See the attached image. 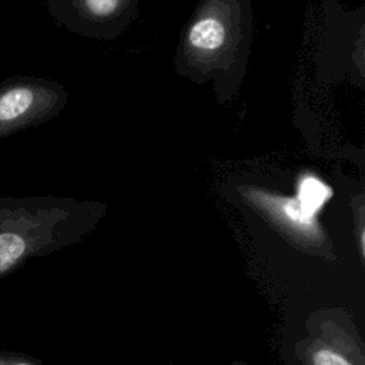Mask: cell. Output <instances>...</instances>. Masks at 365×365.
Listing matches in <instances>:
<instances>
[{
	"instance_id": "6da1fadb",
	"label": "cell",
	"mask_w": 365,
	"mask_h": 365,
	"mask_svg": "<svg viewBox=\"0 0 365 365\" xmlns=\"http://www.w3.org/2000/svg\"><path fill=\"white\" fill-rule=\"evenodd\" d=\"M68 220L58 200L0 197V278L60 245Z\"/></svg>"
},
{
	"instance_id": "7a4b0ae2",
	"label": "cell",
	"mask_w": 365,
	"mask_h": 365,
	"mask_svg": "<svg viewBox=\"0 0 365 365\" xmlns=\"http://www.w3.org/2000/svg\"><path fill=\"white\" fill-rule=\"evenodd\" d=\"M64 103L60 84L11 76L0 81V140L37 125L56 115Z\"/></svg>"
},
{
	"instance_id": "3957f363",
	"label": "cell",
	"mask_w": 365,
	"mask_h": 365,
	"mask_svg": "<svg viewBox=\"0 0 365 365\" xmlns=\"http://www.w3.org/2000/svg\"><path fill=\"white\" fill-rule=\"evenodd\" d=\"M258 202L264 210L295 238L307 244H318L321 240V228L317 217L311 215L299 201L294 198H281L261 194Z\"/></svg>"
},
{
	"instance_id": "277c9868",
	"label": "cell",
	"mask_w": 365,
	"mask_h": 365,
	"mask_svg": "<svg viewBox=\"0 0 365 365\" xmlns=\"http://www.w3.org/2000/svg\"><path fill=\"white\" fill-rule=\"evenodd\" d=\"M225 37V26L220 19L202 17L192 24L188 33V43L197 51L212 53L222 47Z\"/></svg>"
},
{
	"instance_id": "5b68a950",
	"label": "cell",
	"mask_w": 365,
	"mask_h": 365,
	"mask_svg": "<svg viewBox=\"0 0 365 365\" xmlns=\"http://www.w3.org/2000/svg\"><path fill=\"white\" fill-rule=\"evenodd\" d=\"M332 190L322 180L315 175H304L298 181L295 198L299 204L314 217L318 215L321 208L331 198Z\"/></svg>"
},
{
	"instance_id": "8992f818",
	"label": "cell",
	"mask_w": 365,
	"mask_h": 365,
	"mask_svg": "<svg viewBox=\"0 0 365 365\" xmlns=\"http://www.w3.org/2000/svg\"><path fill=\"white\" fill-rule=\"evenodd\" d=\"M312 365H355L342 351L332 346H317L311 354Z\"/></svg>"
},
{
	"instance_id": "52a82bcc",
	"label": "cell",
	"mask_w": 365,
	"mask_h": 365,
	"mask_svg": "<svg viewBox=\"0 0 365 365\" xmlns=\"http://www.w3.org/2000/svg\"><path fill=\"white\" fill-rule=\"evenodd\" d=\"M74 3L80 4L94 17H107L117 10L120 0H74Z\"/></svg>"
},
{
	"instance_id": "ba28073f",
	"label": "cell",
	"mask_w": 365,
	"mask_h": 365,
	"mask_svg": "<svg viewBox=\"0 0 365 365\" xmlns=\"http://www.w3.org/2000/svg\"><path fill=\"white\" fill-rule=\"evenodd\" d=\"M0 365H40V364L36 359L20 352L0 351Z\"/></svg>"
}]
</instances>
